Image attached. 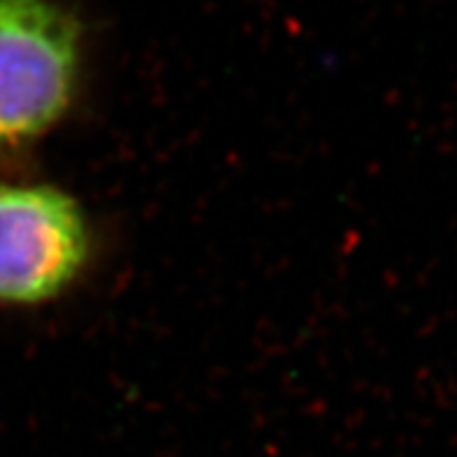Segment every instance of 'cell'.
<instances>
[{
    "label": "cell",
    "mask_w": 457,
    "mask_h": 457,
    "mask_svg": "<svg viewBox=\"0 0 457 457\" xmlns=\"http://www.w3.org/2000/svg\"><path fill=\"white\" fill-rule=\"evenodd\" d=\"M82 26L56 0H0V150L45 138L75 105Z\"/></svg>",
    "instance_id": "6da1fadb"
},
{
    "label": "cell",
    "mask_w": 457,
    "mask_h": 457,
    "mask_svg": "<svg viewBox=\"0 0 457 457\" xmlns=\"http://www.w3.org/2000/svg\"><path fill=\"white\" fill-rule=\"evenodd\" d=\"M94 234L82 205L49 182L0 180V303L43 306L78 283Z\"/></svg>",
    "instance_id": "7a4b0ae2"
}]
</instances>
